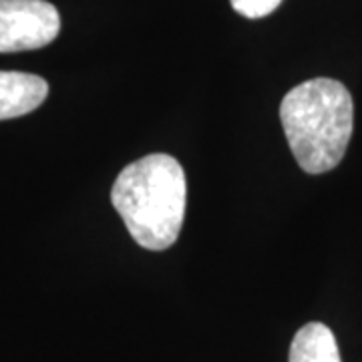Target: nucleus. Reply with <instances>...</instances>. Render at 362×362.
Here are the masks:
<instances>
[{"label":"nucleus","mask_w":362,"mask_h":362,"mask_svg":"<svg viewBox=\"0 0 362 362\" xmlns=\"http://www.w3.org/2000/svg\"><path fill=\"white\" fill-rule=\"evenodd\" d=\"M185 173L177 159L153 153L119 173L111 202L131 238L145 250L161 252L175 244L185 216Z\"/></svg>","instance_id":"obj_1"},{"label":"nucleus","mask_w":362,"mask_h":362,"mask_svg":"<svg viewBox=\"0 0 362 362\" xmlns=\"http://www.w3.org/2000/svg\"><path fill=\"white\" fill-rule=\"evenodd\" d=\"M280 121L298 165L320 175L346 153L354 125L352 97L337 78H310L286 93Z\"/></svg>","instance_id":"obj_2"},{"label":"nucleus","mask_w":362,"mask_h":362,"mask_svg":"<svg viewBox=\"0 0 362 362\" xmlns=\"http://www.w3.org/2000/svg\"><path fill=\"white\" fill-rule=\"evenodd\" d=\"M61 16L47 0H0V52L35 51L59 37Z\"/></svg>","instance_id":"obj_3"},{"label":"nucleus","mask_w":362,"mask_h":362,"mask_svg":"<svg viewBox=\"0 0 362 362\" xmlns=\"http://www.w3.org/2000/svg\"><path fill=\"white\" fill-rule=\"evenodd\" d=\"M49 83L39 75L0 71V121L23 117L45 103Z\"/></svg>","instance_id":"obj_4"},{"label":"nucleus","mask_w":362,"mask_h":362,"mask_svg":"<svg viewBox=\"0 0 362 362\" xmlns=\"http://www.w3.org/2000/svg\"><path fill=\"white\" fill-rule=\"evenodd\" d=\"M288 362H342L337 338L322 322H308L290 344Z\"/></svg>","instance_id":"obj_5"},{"label":"nucleus","mask_w":362,"mask_h":362,"mask_svg":"<svg viewBox=\"0 0 362 362\" xmlns=\"http://www.w3.org/2000/svg\"><path fill=\"white\" fill-rule=\"evenodd\" d=\"M232 8L246 18H264L272 14L282 0H230Z\"/></svg>","instance_id":"obj_6"}]
</instances>
